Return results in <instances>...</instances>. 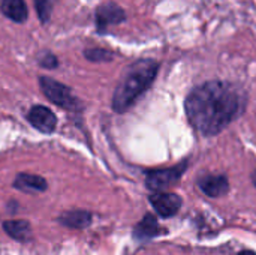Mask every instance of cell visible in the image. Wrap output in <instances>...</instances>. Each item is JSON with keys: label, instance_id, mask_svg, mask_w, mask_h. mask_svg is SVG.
Listing matches in <instances>:
<instances>
[{"label": "cell", "instance_id": "16", "mask_svg": "<svg viewBox=\"0 0 256 255\" xmlns=\"http://www.w3.org/2000/svg\"><path fill=\"white\" fill-rule=\"evenodd\" d=\"M38 62H39V65L42 66V68H45V69H56L57 66H58V60H57V57L52 54V53H42L40 56H39V59H38Z\"/></svg>", "mask_w": 256, "mask_h": 255}, {"label": "cell", "instance_id": "4", "mask_svg": "<svg viewBox=\"0 0 256 255\" xmlns=\"http://www.w3.org/2000/svg\"><path fill=\"white\" fill-rule=\"evenodd\" d=\"M188 167H189V161H182L174 167L147 171V174H146L147 189H150L152 192H165V189L176 185L182 179V176L186 173Z\"/></svg>", "mask_w": 256, "mask_h": 255}, {"label": "cell", "instance_id": "17", "mask_svg": "<svg viewBox=\"0 0 256 255\" xmlns=\"http://www.w3.org/2000/svg\"><path fill=\"white\" fill-rule=\"evenodd\" d=\"M237 255H256V252L252 251V249H243V251H240Z\"/></svg>", "mask_w": 256, "mask_h": 255}, {"label": "cell", "instance_id": "18", "mask_svg": "<svg viewBox=\"0 0 256 255\" xmlns=\"http://www.w3.org/2000/svg\"><path fill=\"white\" fill-rule=\"evenodd\" d=\"M252 183H254V186L256 188V170L252 173Z\"/></svg>", "mask_w": 256, "mask_h": 255}, {"label": "cell", "instance_id": "2", "mask_svg": "<svg viewBox=\"0 0 256 255\" xmlns=\"http://www.w3.org/2000/svg\"><path fill=\"white\" fill-rule=\"evenodd\" d=\"M158 72L159 63L153 59H141L128 66L114 90L112 110L126 113L152 87Z\"/></svg>", "mask_w": 256, "mask_h": 255}, {"label": "cell", "instance_id": "11", "mask_svg": "<svg viewBox=\"0 0 256 255\" xmlns=\"http://www.w3.org/2000/svg\"><path fill=\"white\" fill-rule=\"evenodd\" d=\"M57 221L66 228L84 230L92 224L93 215L88 210H68V212H63Z\"/></svg>", "mask_w": 256, "mask_h": 255}, {"label": "cell", "instance_id": "6", "mask_svg": "<svg viewBox=\"0 0 256 255\" xmlns=\"http://www.w3.org/2000/svg\"><path fill=\"white\" fill-rule=\"evenodd\" d=\"M26 117L28 123L42 134H52L57 128V116L45 105H33Z\"/></svg>", "mask_w": 256, "mask_h": 255}, {"label": "cell", "instance_id": "10", "mask_svg": "<svg viewBox=\"0 0 256 255\" xmlns=\"http://www.w3.org/2000/svg\"><path fill=\"white\" fill-rule=\"evenodd\" d=\"M14 188L18 191L27 192V194H40V192L46 191L48 183L42 176L20 173V174H16V177L14 180Z\"/></svg>", "mask_w": 256, "mask_h": 255}, {"label": "cell", "instance_id": "13", "mask_svg": "<svg viewBox=\"0 0 256 255\" xmlns=\"http://www.w3.org/2000/svg\"><path fill=\"white\" fill-rule=\"evenodd\" d=\"M0 11L15 23H24L28 15L24 0H0Z\"/></svg>", "mask_w": 256, "mask_h": 255}, {"label": "cell", "instance_id": "15", "mask_svg": "<svg viewBox=\"0 0 256 255\" xmlns=\"http://www.w3.org/2000/svg\"><path fill=\"white\" fill-rule=\"evenodd\" d=\"M84 56L87 60L90 62H111L112 60V53L108 51V50H104V48H88L84 51Z\"/></svg>", "mask_w": 256, "mask_h": 255}, {"label": "cell", "instance_id": "12", "mask_svg": "<svg viewBox=\"0 0 256 255\" xmlns=\"http://www.w3.org/2000/svg\"><path fill=\"white\" fill-rule=\"evenodd\" d=\"M3 230L8 236L18 242H28L32 239V227L24 219H9L3 222Z\"/></svg>", "mask_w": 256, "mask_h": 255}, {"label": "cell", "instance_id": "3", "mask_svg": "<svg viewBox=\"0 0 256 255\" xmlns=\"http://www.w3.org/2000/svg\"><path fill=\"white\" fill-rule=\"evenodd\" d=\"M39 87L50 102H52L57 107H62L66 111H80L82 108V104L74 96L72 90L68 86L50 77H40Z\"/></svg>", "mask_w": 256, "mask_h": 255}, {"label": "cell", "instance_id": "5", "mask_svg": "<svg viewBox=\"0 0 256 255\" xmlns=\"http://www.w3.org/2000/svg\"><path fill=\"white\" fill-rule=\"evenodd\" d=\"M148 201L153 206L154 212L165 219L176 216L183 206L182 197L174 192H153L148 197Z\"/></svg>", "mask_w": 256, "mask_h": 255}, {"label": "cell", "instance_id": "7", "mask_svg": "<svg viewBox=\"0 0 256 255\" xmlns=\"http://www.w3.org/2000/svg\"><path fill=\"white\" fill-rule=\"evenodd\" d=\"M198 188L208 197L218 198L230 191V180L226 174H204L198 180Z\"/></svg>", "mask_w": 256, "mask_h": 255}, {"label": "cell", "instance_id": "14", "mask_svg": "<svg viewBox=\"0 0 256 255\" xmlns=\"http://www.w3.org/2000/svg\"><path fill=\"white\" fill-rule=\"evenodd\" d=\"M54 3H56V0H34L36 12H38L42 24H46L50 21Z\"/></svg>", "mask_w": 256, "mask_h": 255}, {"label": "cell", "instance_id": "9", "mask_svg": "<svg viewBox=\"0 0 256 255\" xmlns=\"http://www.w3.org/2000/svg\"><path fill=\"white\" fill-rule=\"evenodd\" d=\"M165 233V228L159 225L158 218L152 213H147L134 228V237L138 242H147Z\"/></svg>", "mask_w": 256, "mask_h": 255}, {"label": "cell", "instance_id": "8", "mask_svg": "<svg viewBox=\"0 0 256 255\" xmlns=\"http://www.w3.org/2000/svg\"><path fill=\"white\" fill-rule=\"evenodd\" d=\"M94 15H96V24H98L99 32H104L108 26H116L126 20L124 11L112 2L100 5L96 9Z\"/></svg>", "mask_w": 256, "mask_h": 255}, {"label": "cell", "instance_id": "1", "mask_svg": "<svg viewBox=\"0 0 256 255\" xmlns=\"http://www.w3.org/2000/svg\"><path fill=\"white\" fill-rule=\"evenodd\" d=\"M246 93L234 83L212 80L194 87L184 101L192 128L204 137L226 129L246 110Z\"/></svg>", "mask_w": 256, "mask_h": 255}]
</instances>
